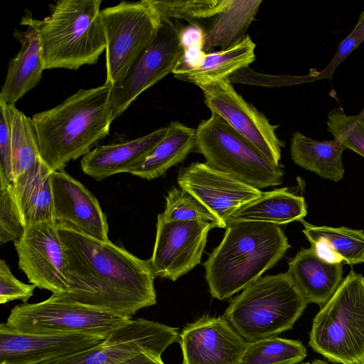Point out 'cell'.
Returning a JSON list of instances; mask_svg holds the SVG:
<instances>
[{
  "label": "cell",
  "mask_w": 364,
  "mask_h": 364,
  "mask_svg": "<svg viewBox=\"0 0 364 364\" xmlns=\"http://www.w3.org/2000/svg\"><path fill=\"white\" fill-rule=\"evenodd\" d=\"M66 256L67 289L72 299L132 316L155 305V275L140 259L110 241H102L58 223Z\"/></svg>",
  "instance_id": "obj_1"
},
{
  "label": "cell",
  "mask_w": 364,
  "mask_h": 364,
  "mask_svg": "<svg viewBox=\"0 0 364 364\" xmlns=\"http://www.w3.org/2000/svg\"><path fill=\"white\" fill-rule=\"evenodd\" d=\"M112 86L80 89L56 107L31 117L40 155L52 170L90 152L104 139L112 122Z\"/></svg>",
  "instance_id": "obj_2"
},
{
  "label": "cell",
  "mask_w": 364,
  "mask_h": 364,
  "mask_svg": "<svg viewBox=\"0 0 364 364\" xmlns=\"http://www.w3.org/2000/svg\"><path fill=\"white\" fill-rule=\"evenodd\" d=\"M290 247L279 225L228 223L222 241L203 264L211 296L223 300L243 290L276 264Z\"/></svg>",
  "instance_id": "obj_3"
},
{
  "label": "cell",
  "mask_w": 364,
  "mask_h": 364,
  "mask_svg": "<svg viewBox=\"0 0 364 364\" xmlns=\"http://www.w3.org/2000/svg\"><path fill=\"white\" fill-rule=\"evenodd\" d=\"M101 0H59L42 20L23 18L39 33L46 69L77 70L97 62L106 49Z\"/></svg>",
  "instance_id": "obj_4"
},
{
  "label": "cell",
  "mask_w": 364,
  "mask_h": 364,
  "mask_svg": "<svg viewBox=\"0 0 364 364\" xmlns=\"http://www.w3.org/2000/svg\"><path fill=\"white\" fill-rule=\"evenodd\" d=\"M307 304L287 272L261 277L231 301L223 316L252 342L291 330Z\"/></svg>",
  "instance_id": "obj_5"
},
{
  "label": "cell",
  "mask_w": 364,
  "mask_h": 364,
  "mask_svg": "<svg viewBox=\"0 0 364 364\" xmlns=\"http://www.w3.org/2000/svg\"><path fill=\"white\" fill-rule=\"evenodd\" d=\"M309 345L330 362L364 364V276L350 269L315 316Z\"/></svg>",
  "instance_id": "obj_6"
},
{
  "label": "cell",
  "mask_w": 364,
  "mask_h": 364,
  "mask_svg": "<svg viewBox=\"0 0 364 364\" xmlns=\"http://www.w3.org/2000/svg\"><path fill=\"white\" fill-rule=\"evenodd\" d=\"M193 151L205 164L258 189L282 184L284 171L243 139L215 113L196 129Z\"/></svg>",
  "instance_id": "obj_7"
},
{
  "label": "cell",
  "mask_w": 364,
  "mask_h": 364,
  "mask_svg": "<svg viewBox=\"0 0 364 364\" xmlns=\"http://www.w3.org/2000/svg\"><path fill=\"white\" fill-rule=\"evenodd\" d=\"M132 320L131 316L79 303L62 293L41 302L15 306L6 324L32 334L76 333L108 338Z\"/></svg>",
  "instance_id": "obj_8"
},
{
  "label": "cell",
  "mask_w": 364,
  "mask_h": 364,
  "mask_svg": "<svg viewBox=\"0 0 364 364\" xmlns=\"http://www.w3.org/2000/svg\"><path fill=\"white\" fill-rule=\"evenodd\" d=\"M106 49V80L120 81L159 31L161 19L149 0L124 1L102 10Z\"/></svg>",
  "instance_id": "obj_9"
},
{
  "label": "cell",
  "mask_w": 364,
  "mask_h": 364,
  "mask_svg": "<svg viewBox=\"0 0 364 364\" xmlns=\"http://www.w3.org/2000/svg\"><path fill=\"white\" fill-rule=\"evenodd\" d=\"M157 36L136 59L110 93L113 119L144 91L172 73L184 53L182 29L173 19L162 18Z\"/></svg>",
  "instance_id": "obj_10"
},
{
  "label": "cell",
  "mask_w": 364,
  "mask_h": 364,
  "mask_svg": "<svg viewBox=\"0 0 364 364\" xmlns=\"http://www.w3.org/2000/svg\"><path fill=\"white\" fill-rule=\"evenodd\" d=\"M205 103L243 139L275 165H279L284 146L276 134L278 125L237 92L228 78L198 86Z\"/></svg>",
  "instance_id": "obj_11"
},
{
  "label": "cell",
  "mask_w": 364,
  "mask_h": 364,
  "mask_svg": "<svg viewBox=\"0 0 364 364\" xmlns=\"http://www.w3.org/2000/svg\"><path fill=\"white\" fill-rule=\"evenodd\" d=\"M178 341V328L139 318L130 321L94 348L40 364H121L141 353L161 357L171 344Z\"/></svg>",
  "instance_id": "obj_12"
},
{
  "label": "cell",
  "mask_w": 364,
  "mask_h": 364,
  "mask_svg": "<svg viewBox=\"0 0 364 364\" xmlns=\"http://www.w3.org/2000/svg\"><path fill=\"white\" fill-rule=\"evenodd\" d=\"M14 246L18 267L31 284L53 294L65 292L66 256L55 220L26 228Z\"/></svg>",
  "instance_id": "obj_13"
},
{
  "label": "cell",
  "mask_w": 364,
  "mask_h": 364,
  "mask_svg": "<svg viewBox=\"0 0 364 364\" xmlns=\"http://www.w3.org/2000/svg\"><path fill=\"white\" fill-rule=\"evenodd\" d=\"M214 228L207 222H167L159 214L149 259L155 277L174 282L199 264L208 232Z\"/></svg>",
  "instance_id": "obj_14"
},
{
  "label": "cell",
  "mask_w": 364,
  "mask_h": 364,
  "mask_svg": "<svg viewBox=\"0 0 364 364\" xmlns=\"http://www.w3.org/2000/svg\"><path fill=\"white\" fill-rule=\"evenodd\" d=\"M177 183L215 216L221 228H226L229 218L235 211L264 193L199 162L181 169Z\"/></svg>",
  "instance_id": "obj_15"
},
{
  "label": "cell",
  "mask_w": 364,
  "mask_h": 364,
  "mask_svg": "<svg viewBox=\"0 0 364 364\" xmlns=\"http://www.w3.org/2000/svg\"><path fill=\"white\" fill-rule=\"evenodd\" d=\"M182 364H241L249 341L223 317L205 316L179 334Z\"/></svg>",
  "instance_id": "obj_16"
},
{
  "label": "cell",
  "mask_w": 364,
  "mask_h": 364,
  "mask_svg": "<svg viewBox=\"0 0 364 364\" xmlns=\"http://www.w3.org/2000/svg\"><path fill=\"white\" fill-rule=\"evenodd\" d=\"M107 338L76 333L32 334L0 325V364H40L94 348Z\"/></svg>",
  "instance_id": "obj_17"
},
{
  "label": "cell",
  "mask_w": 364,
  "mask_h": 364,
  "mask_svg": "<svg viewBox=\"0 0 364 364\" xmlns=\"http://www.w3.org/2000/svg\"><path fill=\"white\" fill-rule=\"evenodd\" d=\"M54 220L81 233L109 241L107 218L95 196L64 169L51 173Z\"/></svg>",
  "instance_id": "obj_18"
},
{
  "label": "cell",
  "mask_w": 364,
  "mask_h": 364,
  "mask_svg": "<svg viewBox=\"0 0 364 364\" xmlns=\"http://www.w3.org/2000/svg\"><path fill=\"white\" fill-rule=\"evenodd\" d=\"M25 31L14 30L13 36L21 43L18 53L10 60L1 87L0 102L15 103L39 83L46 64L39 33L36 28L22 18Z\"/></svg>",
  "instance_id": "obj_19"
},
{
  "label": "cell",
  "mask_w": 364,
  "mask_h": 364,
  "mask_svg": "<svg viewBox=\"0 0 364 364\" xmlns=\"http://www.w3.org/2000/svg\"><path fill=\"white\" fill-rule=\"evenodd\" d=\"M168 126L139 138L101 145L82 156V171L97 181L119 173H129L165 137Z\"/></svg>",
  "instance_id": "obj_20"
},
{
  "label": "cell",
  "mask_w": 364,
  "mask_h": 364,
  "mask_svg": "<svg viewBox=\"0 0 364 364\" xmlns=\"http://www.w3.org/2000/svg\"><path fill=\"white\" fill-rule=\"evenodd\" d=\"M287 273L307 303L322 307L343 281V264L320 257L311 247L302 248L288 262Z\"/></svg>",
  "instance_id": "obj_21"
},
{
  "label": "cell",
  "mask_w": 364,
  "mask_h": 364,
  "mask_svg": "<svg viewBox=\"0 0 364 364\" xmlns=\"http://www.w3.org/2000/svg\"><path fill=\"white\" fill-rule=\"evenodd\" d=\"M52 172L40 158L32 168L9 184L25 228L55 220Z\"/></svg>",
  "instance_id": "obj_22"
},
{
  "label": "cell",
  "mask_w": 364,
  "mask_h": 364,
  "mask_svg": "<svg viewBox=\"0 0 364 364\" xmlns=\"http://www.w3.org/2000/svg\"><path fill=\"white\" fill-rule=\"evenodd\" d=\"M302 230L316 254L331 263H364V232L346 227L317 226L303 220Z\"/></svg>",
  "instance_id": "obj_23"
},
{
  "label": "cell",
  "mask_w": 364,
  "mask_h": 364,
  "mask_svg": "<svg viewBox=\"0 0 364 364\" xmlns=\"http://www.w3.org/2000/svg\"><path fill=\"white\" fill-rule=\"evenodd\" d=\"M307 214L304 198L278 188L264 192L258 198L235 211L228 223L237 221L262 222L277 225L301 220Z\"/></svg>",
  "instance_id": "obj_24"
},
{
  "label": "cell",
  "mask_w": 364,
  "mask_h": 364,
  "mask_svg": "<svg viewBox=\"0 0 364 364\" xmlns=\"http://www.w3.org/2000/svg\"><path fill=\"white\" fill-rule=\"evenodd\" d=\"M195 139L196 129L171 122L165 137L129 173L146 180L163 176L193 151Z\"/></svg>",
  "instance_id": "obj_25"
},
{
  "label": "cell",
  "mask_w": 364,
  "mask_h": 364,
  "mask_svg": "<svg viewBox=\"0 0 364 364\" xmlns=\"http://www.w3.org/2000/svg\"><path fill=\"white\" fill-rule=\"evenodd\" d=\"M255 44L249 36L225 50L205 54L200 64L173 73L176 78L197 86L228 78L255 59Z\"/></svg>",
  "instance_id": "obj_26"
},
{
  "label": "cell",
  "mask_w": 364,
  "mask_h": 364,
  "mask_svg": "<svg viewBox=\"0 0 364 364\" xmlns=\"http://www.w3.org/2000/svg\"><path fill=\"white\" fill-rule=\"evenodd\" d=\"M344 149L335 138L319 141L296 132L291 139V157L296 165L335 182L341 181L344 175Z\"/></svg>",
  "instance_id": "obj_27"
},
{
  "label": "cell",
  "mask_w": 364,
  "mask_h": 364,
  "mask_svg": "<svg viewBox=\"0 0 364 364\" xmlns=\"http://www.w3.org/2000/svg\"><path fill=\"white\" fill-rule=\"evenodd\" d=\"M262 0H223V7L215 16L204 35V47L222 50L241 42L254 20Z\"/></svg>",
  "instance_id": "obj_28"
},
{
  "label": "cell",
  "mask_w": 364,
  "mask_h": 364,
  "mask_svg": "<svg viewBox=\"0 0 364 364\" xmlns=\"http://www.w3.org/2000/svg\"><path fill=\"white\" fill-rule=\"evenodd\" d=\"M6 108L11 129V168L14 180L32 168L41 157L31 118L18 110L15 105L6 104Z\"/></svg>",
  "instance_id": "obj_29"
},
{
  "label": "cell",
  "mask_w": 364,
  "mask_h": 364,
  "mask_svg": "<svg viewBox=\"0 0 364 364\" xmlns=\"http://www.w3.org/2000/svg\"><path fill=\"white\" fill-rule=\"evenodd\" d=\"M306 355L299 341L272 336L250 342L241 364H297Z\"/></svg>",
  "instance_id": "obj_30"
},
{
  "label": "cell",
  "mask_w": 364,
  "mask_h": 364,
  "mask_svg": "<svg viewBox=\"0 0 364 364\" xmlns=\"http://www.w3.org/2000/svg\"><path fill=\"white\" fill-rule=\"evenodd\" d=\"M165 221H200L220 228L215 216L193 195L181 188L173 187L166 196V207L161 213Z\"/></svg>",
  "instance_id": "obj_31"
},
{
  "label": "cell",
  "mask_w": 364,
  "mask_h": 364,
  "mask_svg": "<svg viewBox=\"0 0 364 364\" xmlns=\"http://www.w3.org/2000/svg\"><path fill=\"white\" fill-rule=\"evenodd\" d=\"M162 18L194 21L215 16L222 9L223 0H149Z\"/></svg>",
  "instance_id": "obj_32"
},
{
  "label": "cell",
  "mask_w": 364,
  "mask_h": 364,
  "mask_svg": "<svg viewBox=\"0 0 364 364\" xmlns=\"http://www.w3.org/2000/svg\"><path fill=\"white\" fill-rule=\"evenodd\" d=\"M328 131L341 143L343 147L364 157V112L348 115L340 109L328 114Z\"/></svg>",
  "instance_id": "obj_33"
},
{
  "label": "cell",
  "mask_w": 364,
  "mask_h": 364,
  "mask_svg": "<svg viewBox=\"0 0 364 364\" xmlns=\"http://www.w3.org/2000/svg\"><path fill=\"white\" fill-rule=\"evenodd\" d=\"M25 227L9 188V184H0V242H15L23 234Z\"/></svg>",
  "instance_id": "obj_34"
},
{
  "label": "cell",
  "mask_w": 364,
  "mask_h": 364,
  "mask_svg": "<svg viewBox=\"0 0 364 364\" xmlns=\"http://www.w3.org/2000/svg\"><path fill=\"white\" fill-rule=\"evenodd\" d=\"M230 83H242L268 87L291 85L308 81V77H297L283 75H267L257 73L249 67L243 68L228 78Z\"/></svg>",
  "instance_id": "obj_35"
},
{
  "label": "cell",
  "mask_w": 364,
  "mask_h": 364,
  "mask_svg": "<svg viewBox=\"0 0 364 364\" xmlns=\"http://www.w3.org/2000/svg\"><path fill=\"white\" fill-rule=\"evenodd\" d=\"M36 285L25 284L17 279L4 259L0 261V304L14 300L23 303L33 295Z\"/></svg>",
  "instance_id": "obj_36"
},
{
  "label": "cell",
  "mask_w": 364,
  "mask_h": 364,
  "mask_svg": "<svg viewBox=\"0 0 364 364\" xmlns=\"http://www.w3.org/2000/svg\"><path fill=\"white\" fill-rule=\"evenodd\" d=\"M11 168V137L6 104L0 102V184H10Z\"/></svg>",
  "instance_id": "obj_37"
},
{
  "label": "cell",
  "mask_w": 364,
  "mask_h": 364,
  "mask_svg": "<svg viewBox=\"0 0 364 364\" xmlns=\"http://www.w3.org/2000/svg\"><path fill=\"white\" fill-rule=\"evenodd\" d=\"M359 45L360 43L350 33L339 44L338 50L331 63L326 67L325 70L321 73V74H324L323 77L331 80L332 78L333 72L336 66Z\"/></svg>",
  "instance_id": "obj_38"
},
{
  "label": "cell",
  "mask_w": 364,
  "mask_h": 364,
  "mask_svg": "<svg viewBox=\"0 0 364 364\" xmlns=\"http://www.w3.org/2000/svg\"><path fill=\"white\" fill-rule=\"evenodd\" d=\"M121 364H164V363L160 356L149 353H141Z\"/></svg>",
  "instance_id": "obj_39"
},
{
  "label": "cell",
  "mask_w": 364,
  "mask_h": 364,
  "mask_svg": "<svg viewBox=\"0 0 364 364\" xmlns=\"http://www.w3.org/2000/svg\"><path fill=\"white\" fill-rule=\"evenodd\" d=\"M350 34L360 44L364 41V11L360 13L358 22Z\"/></svg>",
  "instance_id": "obj_40"
},
{
  "label": "cell",
  "mask_w": 364,
  "mask_h": 364,
  "mask_svg": "<svg viewBox=\"0 0 364 364\" xmlns=\"http://www.w3.org/2000/svg\"><path fill=\"white\" fill-rule=\"evenodd\" d=\"M311 364H328V363L323 360L315 359L311 362Z\"/></svg>",
  "instance_id": "obj_41"
},
{
  "label": "cell",
  "mask_w": 364,
  "mask_h": 364,
  "mask_svg": "<svg viewBox=\"0 0 364 364\" xmlns=\"http://www.w3.org/2000/svg\"><path fill=\"white\" fill-rule=\"evenodd\" d=\"M297 364H311L310 362H306V363H297Z\"/></svg>",
  "instance_id": "obj_42"
}]
</instances>
